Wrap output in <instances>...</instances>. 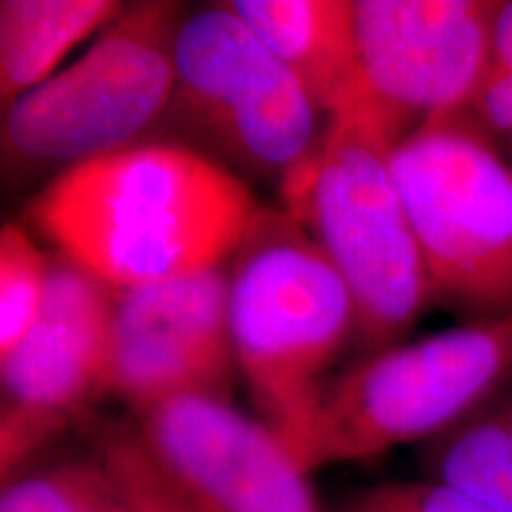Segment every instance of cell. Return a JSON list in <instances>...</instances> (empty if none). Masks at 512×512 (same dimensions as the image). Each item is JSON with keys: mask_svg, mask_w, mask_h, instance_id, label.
<instances>
[{"mask_svg": "<svg viewBox=\"0 0 512 512\" xmlns=\"http://www.w3.org/2000/svg\"><path fill=\"white\" fill-rule=\"evenodd\" d=\"M0 512H136L105 446L53 453L24 467L0 491Z\"/></svg>", "mask_w": 512, "mask_h": 512, "instance_id": "obj_15", "label": "cell"}, {"mask_svg": "<svg viewBox=\"0 0 512 512\" xmlns=\"http://www.w3.org/2000/svg\"><path fill=\"white\" fill-rule=\"evenodd\" d=\"M512 377V316L467 320L358 358L320 394L309 472L430 444Z\"/></svg>", "mask_w": 512, "mask_h": 512, "instance_id": "obj_5", "label": "cell"}, {"mask_svg": "<svg viewBox=\"0 0 512 512\" xmlns=\"http://www.w3.org/2000/svg\"><path fill=\"white\" fill-rule=\"evenodd\" d=\"M53 259L15 221L0 230V358L29 335L48 302Z\"/></svg>", "mask_w": 512, "mask_h": 512, "instance_id": "obj_16", "label": "cell"}, {"mask_svg": "<svg viewBox=\"0 0 512 512\" xmlns=\"http://www.w3.org/2000/svg\"><path fill=\"white\" fill-rule=\"evenodd\" d=\"M98 441L110 453L114 465L119 467L121 477L131 491L133 510L136 512H185L181 503L166 491V486L159 482V477L147 465V460L140 451L136 437H133L131 422L117 427H105L100 432Z\"/></svg>", "mask_w": 512, "mask_h": 512, "instance_id": "obj_18", "label": "cell"}, {"mask_svg": "<svg viewBox=\"0 0 512 512\" xmlns=\"http://www.w3.org/2000/svg\"><path fill=\"white\" fill-rule=\"evenodd\" d=\"M259 202L238 174L176 143H138L53 176L27 221L112 290L226 266Z\"/></svg>", "mask_w": 512, "mask_h": 512, "instance_id": "obj_1", "label": "cell"}, {"mask_svg": "<svg viewBox=\"0 0 512 512\" xmlns=\"http://www.w3.org/2000/svg\"><path fill=\"white\" fill-rule=\"evenodd\" d=\"M427 477L491 512H512V377L456 427L422 446Z\"/></svg>", "mask_w": 512, "mask_h": 512, "instance_id": "obj_14", "label": "cell"}, {"mask_svg": "<svg viewBox=\"0 0 512 512\" xmlns=\"http://www.w3.org/2000/svg\"><path fill=\"white\" fill-rule=\"evenodd\" d=\"M392 174L437 304L463 323L512 316V159L458 112L403 140Z\"/></svg>", "mask_w": 512, "mask_h": 512, "instance_id": "obj_6", "label": "cell"}, {"mask_svg": "<svg viewBox=\"0 0 512 512\" xmlns=\"http://www.w3.org/2000/svg\"><path fill=\"white\" fill-rule=\"evenodd\" d=\"M119 0H3L0 102L3 112L60 72L64 57L93 41L124 12Z\"/></svg>", "mask_w": 512, "mask_h": 512, "instance_id": "obj_13", "label": "cell"}, {"mask_svg": "<svg viewBox=\"0 0 512 512\" xmlns=\"http://www.w3.org/2000/svg\"><path fill=\"white\" fill-rule=\"evenodd\" d=\"M235 373L228 264L114 290L107 396L133 418L185 396L230 399Z\"/></svg>", "mask_w": 512, "mask_h": 512, "instance_id": "obj_11", "label": "cell"}, {"mask_svg": "<svg viewBox=\"0 0 512 512\" xmlns=\"http://www.w3.org/2000/svg\"><path fill=\"white\" fill-rule=\"evenodd\" d=\"M183 5H126L60 72L5 110L3 178L55 176L138 145L162 121L176 86Z\"/></svg>", "mask_w": 512, "mask_h": 512, "instance_id": "obj_4", "label": "cell"}, {"mask_svg": "<svg viewBox=\"0 0 512 512\" xmlns=\"http://www.w3.org/2000/svg\"><path fill=\"white\" fill-rule=\"evenodd\" d=\"M325 114L358 100L354 0H230Z\"/></svg>", "mask_w": 512, "mask_h": 512, "instance_id": "obj_12", "label": "cell"}, {"mask_svg": "<svg viewBox=\"0 0 512 512\" xmlns=\"http://www.w3.org/2000/svg\"><path fill=\"white\" fill-rule=\"evenodd\" d=\"M337 512H491L439 479H394L356 491Z\"/></svg>", "mask_w": 512, "mask_h": 512, "instance_id": "obj_17", "label": "cell"}, {"mask_svg": "<svg viewBox=\"0 0 512 512\" xmlns=\"http://www.w3.org/2000/svg\"><path fill=\"white\" fill-rule=\"evenodd\" d=\"M394 147L358 102L325 119L313 152L278 185L290 219L328 256L356 309L358 358L403 342L437 304L392 174Z\"/></svg>", "mask_w": 512, "mask_h": 512, "instance_id": "obj_3", "label": "cell"}, {"mask_svg": "<svg viewBox=\"0 0 512 512\" xmlns=\"http://www.w3.org/2000/svg\"><path fill=\"white\" fill-rule=\"evenodd\" d=\"M114 290L57 254L48 302L0 358V482L48 456L107 396Z\"/></svg>", "mask_w": 512, "mask_h": 512, "instance_id": "obj_9", "label": "cell"}, {"mask_svg": "<svg viewBox=\"0 0 512 512\" xmlns=\"http://www.w3.org/2000/svg\"><path fill=\"white\" fill-rule=\"evenodd\" d=\"M228 318L259 420L304 465L330 366L354 342L356 309L328 256L280 207L259 204L230 256Z\"/></svg>", "mask_w": 512, "mask_h": 512, "instance_id": "obj_2", "label": "cell"}, {"mask_svg": "<svg viewBox=\"0 0 512 512\" xmlns=\"http://www.w3.org/2000/svg\"><path fill=\"white\" fill-rule=\"evenodd\" d=\"M498 10L501 0H354L356 102L394 150L432 119L467 110Z\"/></svg>", "mask_w": 512, "mask_h": 512, "instance_id": "obj_8", "label": "cell"}, {"mask_svg": "<svg viewBox=\"0 0 512 512\" xmlns=\"http://www.w3.org/2000/svg\"><path fill=\"white\" fill-rule=\"evenodd\" d=\"M131 430L185 512H325L285 441L230 399L162 403L133 418Z\"/></svg>", "mask_w": 512, "mask_h": 512, "instance_id": "obj_10", "label": "cell"}, {"mask_svg": "<svg viewBox=\"0 0 512 512\" xmlns=\"http://www.w3.org/2000/svg\"><path fill=\"white\" fill-rule=\"evenodd\" d=\"M325 117L230 3L185 12L176 86L162 121L176 140L235 174L278 185L311 155Z\"/></svg>", "mask_w": 512, "mask_h": 512, "instance_id": "obj_7", "label": "cell"}]
</instances>
